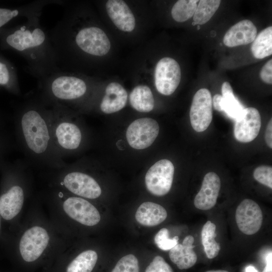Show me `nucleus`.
Returning a JSON list of instances; mask_svg holds the SVG:
<instances>
[{
	"label": "nucleus",
	"mask_w": 272,
	"mask_h": 272,
	"mask_svg": "<svg viewBox=\"0 0 272 272\" xmlns=\"http://www.w3.org/2000/svg\"><path fill=\"white\" fill-rule=\"evenodd\" d=\"M111 272H140L139 261L133 254H127L121 258Z\"/></svg>",
	"instance_id": "cd10ccee"
},
{
	"label": "nucleus",
	"mask_w": 272,
	"mask_h": 272,
	"mask_svg": "<svg viewBox=\"0 0 272 272\" xmlns=\"http://www.w3.org/2000/svg\"><path fill=\"white\" fill-rule=\"evenodd\" d=\"M221 92L222 110L229 118L235 120L244 108L234 96L233 89L229 82H224L223 83Z\"/></svg>",
	"instance_id": "5701e85b"
},
{
	"label": "nucleus",
	"mask_w": 272,
	"mask_h": 272,
	"mask_svg": "<svg viewBox=\"0 0 272 272\" xmlns=\"http://www.w3.org/2000/svg\"><path fill=\"white\" fill-rule=\"evenodd\" d=\"M30 166L22 161L5 171L0 193V215L3 221L14 225L30 195L32 178Z\"/></svg>",
	"instance_id": "20e7f679"
},
{
	"label": "nucleus",
	"mask_w": 272,
	"mask_h": 272,
	"mask_svg": "<svg viewBox=\"0 0 272 272\" xmlns=\"http://www.w3.org/2000/svg\"><path fill=\"white\" fill-rule=\"evenodd\" d=\"M50 125L54 148L63 158L81 148L84 134L70 108L60 104L50 106Z\"/></svg>",
	"instance_id": "423d86ee"
},
{
	"label": "nucleus",
	"mask_w": 272,
	"mask_h": 272,
	"mask_svg": "<svg viewBox=\"0 0 272 272\" xmlns=\"http://www.w3.org/2000/svg\"><path fill=\"white\" fill-rule=\"evenodd\" d=\"M221 188V180L215 172L205 176L200 189L194 199V205L201 210H209L216 205Z\"/></svg>",
	"instance_id": "4468645a"
},
{
	"label": "nucleus",
	"mask_w": 272,
	"mask_h": 272,
	"mask_svg": "<svg viewBox=\"0 0 272 272\" xmlns=\"http://www.w3.org/2000/svg\"><path fill=\"white\" fill-rule=\"evenodd\" d=\"M251 52L254 57L264 58L272 54V27L262 30L252 42Z\"/></svg>",
	"instance_id": "b1692460"
},
{
	"label": "nucleus",
	"mask_w": 272,
	"mask_h": 272,
	"mask_svg": "<svg viewBox=\"0 0 272 272\" xmlns=\"http://www.w3.org/2000/svg\"><path fill=\"white\" fill-rule=\"evenodd\" d=\"M145 272H173L172 268L161 256H155Z\"/></svg>",
	"instance_id": "7c9ffc66"
},
{
	"label": "nucleus",
	"mask_w": 272,
	"mask_h": 272,
	"mask_svg": "<svg viewBox=\"0 0 272 272\" xmlns=\"http://www.w3.org/2000/svg\"><path fill=\"white\" fill-rule=\"evenodd\" d=\"M257 33V28L251 21L243 20L228 30L224 35L223 42L229 47L246 45L253 41Z\"/></svg>",
	"instance_id": "dca6fc26"
},
{
	"label": "nucleus",
	"mask_w": 272,
	"mask_h": 272,
	"mask_svg": "<svg viewBox=\"0 0 272 272\" xmlns=\"http://www.w3.org/2000/svg\"><path fill=\"white\" fill-rule=\"evenodd\" d=\"M265 140L267 146L272 148V119L269 120L265 130Z\"/></svg>",
	"instance_id": "473e14b6"
},
{
	"label": "nucleus",
	"mask_w": 272,
	"mask_h": 272,
	"mask_svg": "<svg viewBox=\"0 0 272 272\" xmlns=\"http://www.w3.org/2000/svg\"><path fill=\"white\" fill-rule=\"evenodd\" d=\"M222 96L220 94H216L212 99V105L214 109L219 112L223 111L221 103Z\"/></svg>",
	"instance_id": "72a5a7b5"
},
{
	"label": "nucleus",
	"mask_w": 272,
	"mask_h": 272,
	"mask_svg": "<svg viewBox=\"0 0 272 272\" xmlns=\"http://www.w3.org/2000/svg\"><path fill=\"white\" fill-rule=\"evenodd\" d=\"M3 219L0 215V238L2 236V222Z\"/></svg>",
	"instance_id": "e433bc0d"
},
{
	"label": "nucleus",
	"mask_w": 272,
	"mask_h": 272,
	"mask_svg": "<svg viewBox=\"0 0 272 272\" xmlns=\"http://www.w3.org/2000/svg\"><path fill=\"white\" fill-rule=\"evenodd\" d=\"M30 213L7 237L9 249L27 263L51 253H61L65 248L66 232L37 211Z\"/></svg>",
	"instance_id": "7ed1b4c3"
},
{
	"label": "nucleus",
	"mask_w": 272,
	"mask_h": 272,
	"mask_svg": "<svg viewBox=\"0 0 272 272\" xmlns=\"http://www.w3.org/2000/svg\"><path fill=\"white\" fill-rule=\"evenodd\" d=\"M127 93L120 84L112 82L106 87L105 94L100 104L101 111L106 114L117 112L125 106Z\"/></svg>",
	"instance_id": "a211bd4d"
},
{
	"label": "nucleus",
	"mask_w": 272,
	"mask_h": 272,
	"mask_svg": "<svg viewBox=\"0 0 272 272\" xmlns=\"http://www.w3.org/2000/svg\"><path fill=\"white\" fill-rule=\"evenodd\" d=\"M265 261L266 265L262 272H272V252L271 251L267 255Z\"/></svg>",
	"instance_id": "f704fd0d"
},
{
	"label": "nucleus",
	"mask_w": 272,
	"mask_h": 272,
	"mask_svg": "<svg viewBox=\"0 0 272 272\" xmlns=\"http://www.w3.org/2000/svg\"><path fill=\"white\" fill-rule=\"evenodd\" d=\"M61 4L62 1L59 0H39L12 8H0V30L15 19L24 18L28 20L40 17L46 6Z\"/></svg>",
	"instance_id": "ddd939ff"
},
{
	"label": "nucleus",
	"mask_w": 272,
	"mask_h": 272,
	"mask_svg": "<svg viewBox=\"0 0 272 272\" xmlns=\"http://www.w3.org/2000/svg\"><path fill=\"white\" fill-rule=\"evenodd\" d=\"M159 132V125L154 119L144 117L131 122L126 131L129 145L136 150H143L151 146Z\"/></svg>",
	"instance_id": "6e6552de"
},
{
	"label": "nucleus",
	"mask_w": 272,
	"mask_h": 272,
	"mask_svg": "<svg viewBox=\"0 0 272 272\" xmlns=\"http://www.w3.org/2000/svg\"><path fill=\"white\" fill-rule=\"evenodd\" d=\"M253 177L258 182L272 188L271 166L261 165L257 167L253 172Z\"/></svg>",
	"instance_id": "c756f323"
},
{
	"label": "nucleus",
	"mask_w": 272,
	"mask_h": 272,
	"mask_svg": "<svg viewBox=\"0 0 272 272\" xmlns=\"http://www.w3.org/2000/svg\"><path fill=\"white\" fill-rule=\"evenodd\" d=\"M191 126L197 132H202L209 126L213 119L212 98L206 88L198 90L194 94L189 112Z\"/></svg>",
	"instance_id": "9d476101"
},
{
	"label": "nucleus",
	"mask_w": 272,
	"mask_h": 272,
	"mask_svg": "<svg viewBox=\"0 0 272 272\" xmlns=\"http://www.w3.org/2000/svg\"><path fill=\"white\" fill-rule=\"evenodd\" d=\"M197 0H179L171 10L173 19L178 22H183L193 17L197 7Z\"/></svg>",
	"instance_id": "bb28decb"
},
{
	"label": "nucleus",
	"mask_w": 272,
	"mask_h": 272,
	"mask_svg": "<svg viewBox=\"0 0 272 272\" xmlns=\"http://www.w3.org/2000/svg\"><path fill=\"white\" fill-rule=\"evenodd\" d=\"M216 226L211 221H208L203 225L201 232V243L207 256L209 259L216 257L221 249L219 243L215 240L217 236Z\"/></svg>",
	"instance_id": "393cba45"
},
{
	"label": "nucleus",
	"mask_w": 272,
	"mask_h": 272,
	"mask_svg": "<svg viewBox=\"0 0 272 272\" xmlns=\"http://www.w3.org/2000/svg\"><path fill=\"white\" fill-rule=\"evenodd\" d=\"M0 88L16 95L21 94L18 78L15 67L0 55Z\"/></svg>",
	"instance_id": "412c9836"
},
{
	"label": "nucleus",
	"mask_w": 272,
	"mask_h": 272,
	"mask_svg": "<svg viewBox=\"0 0 272 272\" xmlns=\"http://www.w3.org/2000/svg\"><path fill=\"white\" fill-rule=\"evenodd\" d=\"M50 115V107L36 95L22 103L16 118L19 141L26 162L48 171L58 169L66 164L53 146Z\"/></svg>",
	"instance_id": "f257e3e1"
},
{
	"label": "nucleus",
	"mask_w": 272,
	"mask_h": 272,
	"mask_svg": "<svg viewBox=\"0 0 272 272\" xmlns=\"http://www.w3.org/2000/svg\"><path fill=\"white\" fill-rule=\"evenodd\" d=\"M174 167L169 160L162 159L153 164L145 178L147 190L152 194L163 196L170 191L173 180Z\"/></svg>",
	"instance_id": "0eeeda50"
},
{
	"label": "nucleus",
	"mask_w": 272,
	"mask_h": 272,
	"mask_svg": "<svg viewBox=\"0 0 272 272\" xmlns=\"http://www.w3.org/2000/svg\"><path fill=\"white\" fill-rule=\"evenodd\" d=\"M245 272H258V271L254 266L248 265L245 268Z\"/></svg>",
	"instance_id": "c9c22d12"
},
{
	"label": "nucleus",
	"mask_w": 272,
	"mask_h": 272,
	"mask_svg": "<svg viewBox=\"0 0 272 272\" xmlns=\"http://www.w3.org/2000/svg\"><path fill=\"white\" fill-rule=\"evenodd\" d=\"M194 238L186 236L182 244H177L169 250V256L172 262L180 269H186L193 266L197 261V255L193 250Z\"/></svg>",
	"instance_id": "f3484780"
},
{
	"label": "nucleus",
	"mask_w": 272,
	"mask_h": 272,
	"mask_svg": "<svg viewBox=\"0 0 272 272\" xmlns=\"http://www.w3.org/2000/svg\"><path fill=\"white\" fill-rule=\"evenodd\" d=\"M37 96L50 107L70 104L85 97L88 85L83 78L71 72L59 70L38 81Z\"/></svg>",
	"instance_id": "39448f33"
},
{
	"label": "nucleus",
	"mask_w": 272,
	"mask_h": 272,
	"mask_svg": "<svg viewBox=\"0 0 272 272\" xmlns=\"http://www.w3.org/2000/svg\"><path fill=\"white\" fill-rule=\"evenodd\" d=\"M155 84L162 95H170L177 88L181 80L178 63L171 57H164L157 63L155 70Z\"/></svg>",
	"instance_id": "1a4fd4ad"
},
{
	"label": "nucleus",
	"mask_w": 272,
	"mask_h": 272,
	"mask_svg": "<svg viewBox=\"0 0 272 272\" xmlns=\"http://www.w3.org/2000/svg\"><path fill=\"white\" fill-rule=\"evenodd\" d=\"M98 258V254L94 250H84L70 261L65 272H92Z\"/></svg>",
	"instance_id": "4be33fe9"
},
{
	"label": "nucleus",
	"mask_w": 272,
	"mask_h": 272,
	"mask_svg": "<svg viewBox=\"0 0 272 272\" xmlns=\"http://www.w3.org/2000/svg\"><path fill=\"white\" fill-rule=\"evenodd\" d=\"M221 1L220 0H201L193 15V20L195 24L203 25L208 22L218 10Z\"/></svg>",
	"instance_id": "a878e982"
},
{
	"label": "nucleus",
	"mask_w": 272,
	"mask_h": 272,
	"mask_svg": "<svg viewBox=\"0 0 272 272\" xmlns=\"http://www.w3.org/2000/svg\"><path fill=\"white\" fill-rule=\"evenodd\" d=\"M235 219L239 229L246 235L257 232L262 223V213L259 205L250 199L243 200L238 206Z\"/></svg>",
	"instance_id": "9b49d317"
},
{
	"label": "nucleus",
	"mask_w": 272,
	"mask_h": 272,
	"mask_svg": "<svg viewBox=\"0 0 272 272\" xmlns=\"http://www.w3.org/2000/svg\"><path fill=\"white\" fill-rule=\"evenodd\" d=\"M0 47L20 54L29 72L38 81L60 70L48 32L40 25V17L1 30Z\"/></svg>",
	"instance_id": "f03ea898"
},
{
	"label": "nucleus",
	"mask_w": 272,
	"mask_h": 272,
	"mask_svg": "<svg viewBox=\"0 0 272 272\" xmlns=\"http://www.w3.org/2000/svg\"><path fill=\"white\" fill-rule=\"evenodd\" d=\"M192 25L194 26V25H196V24H195L194 22H193V23H192Z\"/></svg>",
	"instance_id": "58836bf2"
},
{
	"label": "nucleus",
	"mask_w": 272,
	"mask_h": 272,
	"mask_svg": "<svg viewBox=\"0 0 272 272\" xmlns=\"http://www.w3.org/2000/svg\"><path fill=\"white\" fill-rule=\"evenodd\" d=\"M179 238L175 236L170 239L169 237V231L166 228H162L156 234L154 241L159 248L162 250H170L178 244Z\"/></svg>",
	"instance_id": "c85d7f7f"
},
{
	"label": "nucleus",
	"mask_w": 272,
	"mask_h": 272,
	"mask_svg": "<svg viewBox=\"0 0 272 272\" xmlns=\"http://www.w3.org/2000/svg\"><path fill=\"white\" fill-rule=\"evenodd\" d=\"M235 121L234 134L238 141L248 143L258 135L261 121L259 112L256 108H244Z\"/></svg>",
	"instance_id": "f8f14e48"
},
{
	"label": "nucleus",
	"mask_w": 272,
	"mask_h": 272,
	"mask_svg": "<svg viewBox=\"0 0 272 272\" xmlns=\"http://www.w3.org/2000/svg\"><path fill=\"white\" fill-rule=\"evenodd\" d=\"M260 77L266 84H272V59L269 60L262 67Z\"/></svg>",
	"instance_id": "2f4dec72"
},
{
	"label": "nucleus",
	"mask_w": 272,
	"mask_h": 272,
	"mask_svg": "<svg viewBox=\"0 0 272 272\" xmlns=\"http://www.w3.org/2000/svg\"><path fill=\"white\" fill-rule=\"evenodd\" d=\"M129 102L133 108L141 112H149L154 107V99L150 88L146 85L135 87L129 95Z\"/></svg>",
	"instance_id": "aec40b11"
},
{
	"label": "nucleus",
	"mask_w": 272,
	"mask_h": 272,
	"mask_svg": "<svg viewBox=\"0 0 272 272\" xmlns=\"http://www.w3.org/2000/svg\"><path fill=\"white\" fill-rule=\"evenodd\" d=\"M206 272H228L224 270H209Z\"/></svg>",
	"instance_id": "4c0bfd02"
},
{
	"label": "nucleus",
	"mask_w": 272,
	"mask_h": 272,
	"mask_svg": "<svg viewBox=\"0 0 272 272\" xmlns=\"http://www.w3.org/2000/svg\"><path fill=\"white\" fill-rule=\"evenodd\" d=\"M167 216L166 210L161 205L151 201L142 203L135 213V219L143 226L153 227L165 220Z\"/></svg>",
	"instance_id": "6ab92c4d"
},
{
	"label": "nucleus",
	"mask_w": 272,
	"mask_h": 272,
	"mask_svg": "<svg viewBox=\"0 0 272 272\" xmlns=\"http://www.w3.org/2000/svg\"><path fill=\"white\" fill-rule=\"evenodd\" d=\"M105 7L108 16L118 29L128 32L134 29L135 18L124 1L109 0L106 2Z\"/></svg>",
	"instance_id": "2eb2a0df"
}]
</instances>
